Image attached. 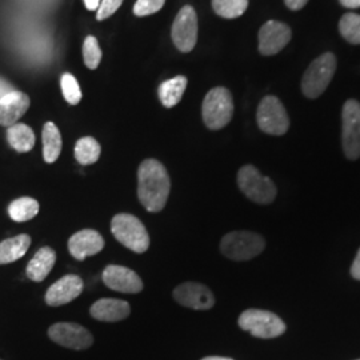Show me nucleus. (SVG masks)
<instances>
[{"instance_id": "obj_5", "label": "nucleus", "mask_w": 360, "mask_h": 360, "mask_svg": "<svg viewBox=\"0 0 360 360\" xmlns=\"http://www.w3.org/2000/svg\"><path fill=\"white\" fill-rule=\"evenodd\" d=\"M202 115L208 129L217 131L226 127L233 115L231 92L224 87H215L210 91L203 101Z\"/></svg>"}, {"instance_id": "obj_38", "label": "nucleus", "mask_w": 360, "mask_h": 360, "mask_svg": "<svg viewBox=\"0 0 360 360\" xmlns=\"http://www.w3.org/2000/svg\"><path fill=\"white\" fill-rule=\"evenodd\" d=\"M358 360H360V359H358Z\"/></svg>"}, {"instance_id": "obj_2", "label": "nucleus", "mask_w": 360, "mask_h": 360, "mask_svg": "<svg viewBox=\"0 0 360 360\" xmlns=\"http://www.w3.org/2000/svg\"><path fill=\"white\" fill-rule=\"evenodd\" d=\"M111 232L120 245L136 254H144L150 247V236L141 219L131 214H117L111 221Z\"/></svg>"}, {"instance_id": "obj_20", "label": "nucleus", "mask_w": 360, "mask_h": 360, "mask_svg": "<svg viewBox=\"0 0 360 360\" xmlns=\"http://www.w3.org/2000/svg\"><path fill=\"white\" fill-rule=\"evenodd\" d=\"M31 245V238L27 233L8 238L0 243V264H8L25 257Z\"/></svg>"}, {"instance_id": "obj_17", "label": "nucleus", "mask_w": 360, "mask_h": 360, "mask_svg": "<svg viewBox=\"0 0 360 360\" xmlns=\"http://www.w3.org/2000/svg\"><path fill=\"white\" fill-rule=\"evenodd\" d=\"M30 98L25 92L13 91L0 99V126L11 127L30 108Z\"/></svg>"}, {"instance_id": "obj_9", "label": "nucleus", "mask_w": 360, "mask_h": 360, "mask_svg": "<svg viewBox=\"0 0 360 360\" xmlns=\"http://www.w3.org/2000/svg\"><path fill=\"white\" fill-rule=\"evenodd\" d=\"M342 144L349 160L360 158V103L349 99L342 111Z\"/></svg>"}, {"instance_id": "obj_35", "label": "nucleus", "mask_w": 360, "mask_h": 360, "mask_svg": "<svg viewBox=\"0 0 360 360\" xmlns=\"http://www.w3.org/2000/svg\"><path fill=\"white\" fill-rule=\"evenodd\" d=\"M340 4L346 8H351V10H355V8H359L360 0H339Z\"/></svg>"}, {"instance_id": "obj_16", "label": "nucleus", "mask_w": 360, "mask_h": 360, "mask_svg": "<svg viewBox=\"0 0 360 360\" xmlns=\"http://www.w3.org/2000/svg\"><path fill=\"white\" fill-rule=\"evenodd\" d=\"M104 248L103 236L95 230H82L74 233L68 240V251L77 260L99 254Z\"/></svg>"}, {"instance_id": "obj_22", "label": "nucleus", "mask_w": 360, "mask_h": 360, "mask_svg": "<svg viewBox=\"0 0 360 360\" xmlns=\"http://www.w3.org/2000/svg\"><path fill=\"white\" fill-rule=\"evenodd\" d=\"M187 83H188L187 77H183V75H178V77L163 82L158 91L162 104L166 108H172L174 105L179 103L183 98L184 91L187 89Z\"/></svg>"}, {"instance_id": "obj_14", "label": "nucleus", "mask_w": 360, "mask_h": 360, "mask_svg": "<svg viewBox=\"0 0 360 360\" xmlns=\"http://www.w3.org/2000/svg\"><path fill=\"white\" fill-rule=\"evenodd\" d=\"M103 282L108 288L123 294H139L143 290L141 276L124 266L110 264L103 271Z\"/></svg>"}, {"instance_id": "obj_3", "label": "nucleus", "mask_w": 360, "mask_h": 360, "mask_svg": "<svg viewBox=\"0 0 360 360\" xmlns=\"http://www.w3.org/2000/svg\"><path fill=\"white\" fill-rule=\"evenodd\" d=\"M266 240L259 233L251 231H233L223 236L220 242L221 254L235 262H245L262 254Z\"/></svg>"}, {"instance_id": "obj_15", "label": "nucleus", "mask_w": 360, "mask_h": 360, "mask_svg": "<svg viewBox=\"0 0 360 360\" xmlns=\"http://www.w3.org/2000/svg\"><path fill=\"white\" fill-rule=\"evenodd\" d=\"M84 283L83 279L77 275L70 274L60 278L58 282L52 284L46 292V303L51 307L65 306L75 300L77 296L83 292Z\"/></svg>"}, {"instance_id": "obj_33", "label": "nucleus", "mask_w": 360, "mask_h": 360, "mask_svg": "<svg viewBox=\"0 0 360 360\" xmlns=\"http://www.w3.org/2000/svg\"><path fill=\"white\" fill-rule=\"evenodd\" d=\"M351 276L355 279V281H360V248L356 254V257L351 266Z\"/></svg>"}, {"instance_id": "obj_6", "label": "nucleus", "mask_w": 360, "mask_h": 360, "mask_svg": "<svg viewBox=\"0 0 360 360\" xmlns=\"http://www.w3.org/2000/svg\"><path fill=\"white\" fill-rule=\"evenodd\" d=\"M238 186L245 196L257 205H270L276 198L275 183L260 174L257 167L247 165L238 172Z\"/></svg>"}, {"instance_id": "obj_30", "label": "nucleus", "mask_w": 360, "mask_h": 360, "mask_svg": "<svg viewBox=\"0 0 360 360\" xmlns=\"http://www.w3.org/2000/svg\"><path fill=\"white\" fill-rule=\"evenodd\" d=\"M166 0H138L134 6V13L136 16L153 15L162 10Z\"/></svg>"}, {"instance_id": "obj_19", "label": "nucleus", "mask_w": 360, "mask_h": 360, "mask_svg": "<svg viewBox=\"0 0 360 360\" xmlns=\"http://www.w3.org/2000/svg\"><path fill=\"white\" fill-rule=\"evenodd\" d=\"M56 262V252L51 247H41L27 264L26 274L32 282H43Z\"/></svg>"}, {"instance_id": "obj_32", "label": "nucleus", "mask_w": 360, "mask_h": 360, "mask_svg": "<svg viewBox=\"0 0 360 360\" xmlns=\"http://www.w3.org/2000/svg\"><path fill=\"white\" fill-rule=\"evenodd\" d=\"M284 3H285V6H287L290 10L299 11V10H302V8L309 3V0H284Z\"/></svg>"}, {"instance_id": "obj_1", "label": "nucleus", "mask_w": 360, "mask_h": 360, "mask_svg": "<svg viewBox=\"0 0 360 360\" xmlns=\"http://www.w3.org/2000/svg\"><path fill=\"white\" fill-rule=\"evenodd\" d=\"M171 190L166 167L156 159H146L138 168V198L150 212L162 211Z\"/></svg>"}, {"instance_id": "obj_37", "label": "nucleus", "mask_w": 360, "mask_h": 360, "mask_svg": "<svg viewBox=\"0 0 360 360\" xmlns=\"http://www.w3.org/2000/svg\"><path fill=\"white\" fill-rule=\"evenodd\" d=\"M202 360H233L231 358H223V356H207Z\"/></svg>"}, {"instance_id": "obj_29", "label": "nucleus", "mask_w": 360, "mask_h": 360, "mask_svg": "<svg viewBox=\"0 0 360 360\" xmlns=\"http://www.w3.org/2000/svg\"><path fill=\"white\" fill-rule=\"evenodd\" d=\"M60 86H62V92L65 96L67 103L71 105H77L82 101V91L79 87L77 77L71 74H65L60 79Z\"/></svg>"}, {"instance_id": "obj_28", "label": "nucleus", "mask_w": 360, "mask_h": 360, "mask_svg": "<svg viewBox=\"0 0 360 360\" xmlns=\"http://www.w3.org/2000/svg\"><path fill=\"white\" fill-rule=\"evenodd\" d=\"M83 58L84 63L90 68L95 70L102 60V50L95 37H87L83 44Z\"/></svg>"}, {"instance_id": "obj_27", "label": "nucleus", "mask_w": 360, "mask_h": 360, "mask_svg": "<svg viewBox=\"0 0 360 360\" xmlns=\"http://www.w3.org/2000/svg\"><path fill=\"white\" fill-rule=\"evenodd\" d=\"M339 31L351 44H360V15L345 13L339 22Z\"/></svg>"}, {"instance_id": "obj_13", "label": "nucleus", "mask_w": 360, "mask_h": 360, "mask_svg": "<svg viewBox=\"0 0 360 360\" xmlns=\"http://www.w3.org/2000/svg\"><path fill=\"white\" fill-rule=\"evenodd\" d=\"M291 37L292 32L290 27L276 20H270L259 31V51L264 56L276 55L288 44Z\"/></svg>"}, {"instance_id": "obj_18", "label": "nucleus", "mask_w": 360, "mask_h": 360, "mask_svg": "<svg viewBox=\"0 0 360 360\" xmlns=\"http://www.w3.org/2000/svg\"><path fill=\"white\" fill-rule=\"evenodd\" d=\"M91 316L99 322H120L129 318L131 306L126 300L104 297L96 300L90 309Z\"/></svg>"}, {"instance_id": "obj_25", "label": "nucleus", "mask_w": 360, "mask_h": 360, "mask_svg": "<svg viewBox=\"0 0 360 360\" xmlns=\"http://www.w3.org/2000/svg\"><path fill=\"white\" fill-rule=\"evenodd\" d=\"M101 153H102L101 144L91 136L79 139L75 146V159L82 166H90L96 163Z\"/></svg>"}, {"instance_id": "obj_7", "label": "nucleus", "mask_w": 360, "mask_h": 360, "mask_svg": "<svg viewBox=\"0 0 360 360\" xmlns=\"http://www.w3.org/2000/svg\"><path fill=\"white\" fill-rule=\"evenodd\" d=\"M239 327L247 333L260 338L272 339L285 333V323L274 312L266 309H250L239 316Z\"/></svg>"}, {"instance_id": "obj_4", "label": "nucleus", "mask_w": 360, "mask_h": 360, "mask_svg": "<svg viewBox=\"0 0 360 360\" xmlns=\"http://www.w3.org/2000/svg\"><path fill=\"white\" fill-rule=\"evenodd\" d=\"M336 71V56L326 52L316 58L302 79V91L309 99H316L328 87Z\"/></svg>"}, {"instance_id": "obj_21", "label": "nucleus", "mask_w": 360, "mask_h": 360, "mask_svg": "<svg viewBox=\"0 0 360 360\" xmlns=\"http://www.w3.org/2000/svg\"><path fill=\"white\" fill-rule=\"evenodd\" d=\"M43 139V156L46 163H55L62 153V135L55 123L47 122L41 132Z\"/></svg>"}, {"instance_id": "obj_10", "label": "nucleus", "mask_w": 360, "mask_h": 360, "mask_svg": "<svg viewBox=\"0 0 360 360\" xmlns=\"http://www.w3.org/2000/svg\"><path fill=\"white\" fill-rule=\"evenodd\" d=\"M49 336L56 345L77 351L87 349L94 343L90 331L77 323H55L49 328Z\"/></svg>"}, {"instance_id": "obj_31", "label": "nucleus", "mask_w": 360, "mask_h": 360, "mask_svg": "<svg viewBox=\"0 0 360 360\" xmlns=\"http://www.w3.org/2000/svg\"><path fill=\"white\" fill-rule=\"evenodd\" d=\"M122 3H123V0H102L101 6L98 8L96 19L104 20V19L110 18L111 15H114L119 10Z\"/></svg>"}, {"instance_id": "obj_11", "label": "nucleus", "mask_w": 360, "mask_h": 360, "mask_svg": "<svg viewBox=\"0 0 360 360\" xmlns=\"http://www.w3.org/2000/svg\"><path fill=\"white\" fill-rule=\"evenodd\" d=\"M171 35L180 52L193 51L198 41V16L191 6H184L176 15Z\"/></svg>"}, {"instance_id": "obj_8", "label": "nucleus", "mask_w": 360, "mask_h": 360, "mask_svg": "<svg viewBox=\"0 0 360 360\" xmlns=\"http://www.w3.org/2000/svg\"><path fill=\"white\" fill-rule=\"evenodd\" d=\"M257 126L269 135L281 136L290 129V119L282 102L276 96H266L259 103Z\"/></svg>"}, {"instance_id": "obj_34", "label": "nucleus", "mask_w": 360, "mask_h": 360, "mask_svg": "<svg viewBox=\"0 0 360 360\" xmlns=\"http://www.w3.org/2000/svg\"><path fill=\"white\" fill-rule=\"evenodd\" d=\"M13 91H15L13 89V86H11L7 80H4V79L0 77V99H1L3 96H6L7 94L13 92Z\"/></svg>"}, {"instance_id": "obj_23", "label": "nucleus", "mask_w": 360, "mask_h": 360, "mask_svg": "<svg viewBox=\"0 0 360 360\" xmlns=\"http://www.w3.org/2000/svg\"><path fill=\"white\" fill-rule=\"evenodd\" d=\"M7 141L15 151L28 153L35 146V134L27 124L16 123L7 129Z\"/></svg>"}, {"instance_id": "obj_26", "label": "nucleus", "mask_w": 360, "mask_h": 360, "mask_svg": "<svg viewBox=\"0 0 360 360\" xmlns=\"http://www.w3.org/2000/svg\"><path fill=\"white\" fill-rule=\"evenodd\" d=\"M248 0H212V8L224 19H235L245 13Z\"/></svg>"}, {"instance_id": "obj_12", "label": "nucleus", "mask_w": 360, "mask_h": 360, "mask_svg": "<svg viewBox=\"0 0 360 360\" xmlns=\"http://www.w3.org/2000/svg\"><path fill=\"white\" fill-rule=\"evenodd\" d=\"M174 299L180 306L196 311H207L215 304V296L212 291L198 282H186L174 290Z\"/></svg>"}, {"instance_id": "obj_36", "label": "nucleus", "mask_w": 360, "mask_h": 360, "mask_svg": "<svg viewBox=\"0 0 360 360\" xmlns=\"http://www.w3.org/2000/svg\"><path fill=\"white\" fill-rule=\"evenodd\" d=\"M84 4H86V7H87V10H90V11H98V8H99V6H101V0H84Z\"/></svg>"}, {"instance_id": "obj_39", "label": "nucleus", "mask_w": 360, "mask_h": 360, "mask_svg": "<svg viewBox=\"0 0 360 360\" xmlns=\"http://www.w3.org/2000/svg\"><path fill=\"white\" fill-rule=\"evenodd\" d=\"M0 360H1V359H0Z\"/></svg>"}, {"instance_id": "obj_24", "label": "nucleus", "mask_w": 360, "mask_h": 360, "mask_svg": "<svg viewBox=\"0 0 360 360\" xmlns=\"http://www.w3.org/2000/svg\"><path fill=\"white\" fill-rule=\"evenodd\" d=\"M39 208L40 206L38 200L25 196L13 200V203L8 206V215L13 220L19 223L28 221L38 215Z\"/></svg>"}]
</instances>
